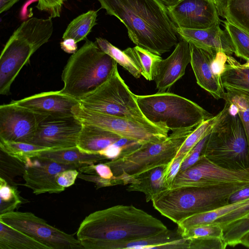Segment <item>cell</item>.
<instances>
[{
    "label": "cell",
    "mask_w": 249,
    "mask_h": 249,
    "mask_svg": "<svg viewBox=\"0 0 249 249\" xmlns=\"http://www.w3.org/2000/svg\"><path fill=\"white\" fill-rule=\"evenodd\" d=\"M167 229L160 220L143 210L120 205L88 215L76 235L84 249H107L111 244L148 237Z\"/></svg>",
    "instance_id": "obj_1"
},
{
    "label": "cell",
    "mask_w": 249,
    "mask_h": 249,
    "mask_svg": "<svg viewBox=\"0 0 249 249\" xmlns=\"http://www.w3.org/2000/svg\"><path fill=\"white\" fill-rule=\"evenodd\" d=\"M98 0L107 14L125 25L136 46L160 56L178 43L177 26L157 0Z\"/></svg>",
    "instance_id": "obj_2"
},
{
    "label": "cell",
    "mask_w": 249,
    "mask_h": 249,
    "mask_svg": "<svg viewBox=\"0 0 249 249\" xmlns=\"http://www.w3.org/2000/svg\"><path fill=\"white\" fill-rule=\"evenodd\" d=\"M249 183L215 187L182 186L164 190L151 200L162 215L178 224L193 215L229 204L231 195Z\"/></svg>",
    "instance_id": "obj_3"
},
{
    "label": "cell",
    "mask_w": 249,
    "mask_h": 249,
    "mask_svg": "<svg viewBox=\"0 0 249 249\" xmlns=\"http://www.w3.org/2000/svg\"><path fill=\"white\" fill-rule=\"evenodd\" d=\"M117 66V63L96 42L86 39L64 68V87L60 92L79 101L107 81Z\"/></svg>",
    "instance_id": "obj_4"
},
{
    "label": "cell",
    "mask_w": 249,
    "mask_h": 249,
    "mask_svg": "<svg viewBox=\"0 0 249 249\" xmlns=\"http://www.w3.org/2000/svg\"><path fill=\"white\" fill-rule=\"evenodd\" d=\"M222 111L209 135L201 155L224 168H249L248 142L236 108L225 102Z\"/></svg>",
    "instance_id": "obj_5"
},
{
    "label": "cell",
    "mask_w": 249,
    "mask_h": 249,
    "mask_svg": "<svg viewBox=\"0 0 249 249\" xmlns=\"http://www.w3.org/2000/svg\"><path fill=\"white\" fill-rule=\"evenodd\" d=\"M52 18H31L14 32L0 56V94H11V85L31 56L49 40L53 33Z\"/></svg>",
    "instance_id": "obj_6"
},
{
    "label": "cell",
    "mask_w": 249,
    "mask_h": 249,
    "mask_svg": "<svg viewBox=\"0 0 249 249\" xmlns=\"http://www.w3.org/2000/svg\"><path fill=\"white\" fill-rule=\"evenodd\" d=\"M135 97L141 111L151 123L172 132L194 130L213 116L196 103L172 93Z\"/></svg>",
    "instance_id": "obj_7"
},
{
    "label": "cell",
    "mask_w": 249,
    "mask_h": 249,
    "mask_svg": "<svg viewBox=\"0 0 249 249\" xmlns=\"http://www.w3.org/2000/svg\"><path fill=\"white\" fill-rule=\"evenodd\" d=\"M193 130L172 132L164 140L143 143L105 163L109 166L115 176L125 174L135 178L153 168L168 165Z\"/></svg>",
    "instance_id": "obj_8"
},
{
    "label": "cell",
    "mask_w": 249,
    "mask_h": 249,
    "mask_svg": "<svg viewBox=\"0 0 249 249\" xmlns=\"http://www.w3.org/2000/svg\"><path fill=\"white\" fill-rule=\"evenodd\" d=\"M79 104L88 110L157 126L151 123L141 111L135 94L120 75L117 66L107 81L79 101Z\"/></svg>",
    "instance_id": "obj_9"
},
{
    "label": "cell",
    "mask_w": 249,
    "mask_h": 249,
    "mask_svg": "<svg viewBox=\"0 0 249 249\" xmlns=\"http://www.w3.org/2000/svg\"><path fill=\"white\" fill-rule=\"evenodd\" d=\"M72 110L73 115L82 124L95 125L141 144L159 142L168 136L169 130L167 129L88 110L79 104Z\"/></svg>",
    "instance_id": "obj_10"
},
{
    "label": "cell",
    "mask_w": 249,
    "mask_h": 249,
    "mask_svg": "<svg viewBox=\"0 0 249 249\" xmlns=\"http://www.w3.org/2000/svg\"><path fill=\"white\" fill-rule=\"evenodd\" d=\"M0 221L25 233L49 249H84L77 238L50 225L30 212L5 213L0 214Z\"/></svg>",
    "instance_id": "obj_11"
},
{
    "label": "cell",
    "mask_w": 249,
    "mask_h": 249,
    "mask_svg": "<svg viewBox=\"0 0 249 249\" xmlns=\"http://www.w3.org/2000/svg\"><path fill=\"white\" fill-rule=\"evenodd\" d=\"M238 183L249 184V168H224L201 155L193 165L178 174L170 189L182 186L215 187Z\"/></svg>",
    "instance_id": "obj_12"
},
{
    "label": "cell",
    "mask_w": 249,
    "mask_h": 249,
    "mask_svg": "<svg viewBox=\"0 0 249 249\" xmlns=\"http://www.w3.org/2000/svg\"><path fill=\"white\" fill-rule=\"evenodd\" d=\"M82 123L74 115H41L37 130L30 143L50 149L77 147Z\"/></svg>",
    "instance_id": "obj_13"
},
{
    "label": "cell",
    "mask_w": 249,
    "mask_h": 249,
    "mask_svg": "<svg viewBox=\"0 0 249 249\" xmlns=\"http://www.w3.org/2000/svg\"><path fill=\"white\" fill-rule=\"evenodd\" d=\"M41 114L12 101L0 106V140L30 143Z\"/></svg>",
    "instance_id": "obj_14"
},
{
    "label": "cell",
    "mask_w": 249,
    "mask_h": 249,
    "mask_svg": "<svg viewBox=\"0 0 249 249\" xmlns=\"http://www.w3.org/2000/svg\"><path fill=\"white\" fill-rule=\"evenodd\" d=\"M178 27L204 29L220 25L215 0H180L167 8Z\"/></svg>",
    "instance_id": "obj_15"
},
{
    "label": "cell",
    "mask_w": 249,
    "mask_h": 249,
    "mask_svg": "<svg viewBox=\"0 0 249 249\" xmlns=\"http://www.w3.org/2000/svg\"><path fill=\"white\" fill-rule=\"evenodd\" d=\"M69 169H78V167L74 165L61 164L38 157L32 158L25 164L22 175L24 180L23 185L31 189L36 195L46 193H60L65 188L58 184L57 175Z\"/></svg>",
    "instance_id": "obj_16"
},
{
    "label": "cell",
    "mask_w": 249,
    "mask_h": 249,
    "mask_svg": "<svg viewBox=\"0 0 249 249\" xmlns=\"http://www.w3.org/2000/svg\"><path fill=\"white\" fill-rule=\"evenodd\" d=\"M191 58L190 44L181 39L167 58L157 63L153 80L158 92H165L184 75Z\"/></svg>",
    "instance_id": "obj_17"
},
{
    "label": "cell",
    "mask_w": 249,
    "mask_h": 249,
    "mask_svg": "<svg viewBox=\"0 0 249 249\" xmlns=\"http://www.w3.org/2000/svg\"><path fill=\"white\" fill-rule=\"evenodd\" d=\"M13 102L44 115H73L72 108L79 101L61 93L60 90L43 92Z\"/></svg>",
    "instance_id": "obj_18"
},
{
    "label": "cell",
    "mask_w": 249,
    "mask_h": 249,
    "mask_svg": "<svg viewBox=\"0 0 249 249\" xmlns=\"http://www.w3.org/2000/svg\"><path fill=\"white\" fill-rule=\"evenodd\" d=\"M189 44L191 56L190 64L197 84L215 99H223L224 88L220 77L215 74L212 68V62L216 53Z\"/></svg>",
    "instance_id": "obj_19"
},
{
    "label": "cell",
    "mask_w": 249,
    "mask_h": 249,
    "mask_svg": "<svg viewBox=\"0 0 249 249\" xmlns=\"http://www.w3.org/2000/svg\"><path fill=\"white\" fill-rule=\"evenodd\" d=\"M176 31L182 39L204 50L222 52L229 55L235 52L228 33L225 29L222 30L219 25L204 29L176 27Z\"/></svg>",
    "instance_id": "obj_20"
},
{
    "label": "cell",
    "mask_w": 249,
    "mask_h": 249,
    "mask_svg": "<svg viewBox=\"0 0 249 249\" xmlns=\"http://www.w3.org/2000/svg\"><path fill=\"white\" fill-rule=\"evenodd\" d=\"M188 240L182 237L178 229H167L148 237L110 245L107 249H188Z\"/></svg>",
    "instance_id": "obj_21"
},
{
    "label": "cell",
    "mask_w": 249,
    "mask_h": 249,
    "mask_svg": "<svg viewBox=\"0 0 249 249\" xmlns=\"http://www.w3.org/2000/svg\"><path fill=\"white\" fill-rule=\"evenodd\" d=\"M122 138L124 137L95 125L82 124L77 140V147L84 153L99 154L101 151L116 143Z\"/></svg>",
    "instance_id": "obj_22"
},
{
    "label": "cell",
    "mask_w": 249,
    "mask_h": 249,
    "mask_svg": "<svg viewBox=\"0 0 249 249\" xmlns=\"http://www.w3.org/2000/svg\"><path fill=\"white\" fill-rule=\"evenodd\" d=\"M167 165L159 166L148 170L135 177L138 182L128 184V192L143 193L147 202L161 192L168 189L164 180V172Z\"/></svg>",
    "instance_id": "obj_23"
},
{
    "label": "cell",
    "mask_w": 249,
    "mask_h": 249,
    "mask_svg": "<svg viewBox=\"0 0 249 249\" xmlns=\"http://www.w3.org/2000/svg\"><path fill=\"white\" fill-rule=\"evenodd\" d=\"M38 157L61 164L74 165L78 169L84 165L95 164L98 161L107 160L100 154H88L81 152L77 147L45 150L41 152Z\"/></svg>",
    "instance_id": "obj_24"
},
{
    "label": "cell",
    "mask_w": 249,
    "mask_h": 249,
    "mask_svg": "<svg viewBox=\"0 0 249 249\" xmlns=\"http://www.w3.org/2000/svg\"><path fill=\"white\" fill-rule=\"evenodd\" d=\"M220 78L224 89L249 95V68L243 66L234 58L228 55Z\"/></svg>",
    "instance_id": "obj_25"
},
{
    "label": "cell",
    "mask_w": 249,
    "mask_h": 249,
    "mask_svg": "<svg viewBox=\"0 0 249 249\" xmlns=\"http://www.w3.org/2000/svg\"><path fill=\"white\" fill-rule=\"evenodd\" d=\"M219 16L249 34V0H216Z\"/></svg>",
    "instance_id": "obj_26"
},
{
    "label": "cell",
    "mask_w": 249,
    "mask_h": 249,
    "mask_svg": "<svg viewBox=\"0 0 249 249\" xmlns=\"http://www.w3.org/2000/svg\"><path fill=\"white\" fill-rule=\"evenodd\" d=\"M0 249H49L25 233L0 221Z\"/></svg>",
    "instance_id": "obj_27"
},
{
    "label": "cell",
    "mask_w": 249,
    "mask_h": 249,
    "mask_svg": "<svg viewBox=\"0 0 249 249\" xmlns=\"http://www.w3.org/2000/svg\"><path fill=\"white\" fill-rule=\"evenodd\" d=\"M249 200V199H248L229 203L210 211L191 216L178 223L177 229L179 232H181L191 227L213 223L219 218L241 207Z\"/></svg>",
    "instance_id": "obj_28"
},
{
    "label": "cell",
    "mask_w": 249,
    "mask_h": 249,
    "mask_svg": "<svg viewBox=\"0 0 249 249\" xmlns=\"http://www.w3.org/2000/svg\"><path fill=\"white\" fill-rule=\"evenodd\" d=\"M97 11L89 10L74 18L68 25L62 39L71 38L76 43L86 39L96 24Z\"/></svg>",
    "instance_id": "obj_29"
},
{
    "label": "cell",
    "mask_w": 249,
    "mask_h": 249,
    "mask_svg": "<svg viewBox=\"0 0 249 249\" xmlns=\"http://www.w3.org/2000/svg\"><path fill=\"white\" fill-rule=\"evenodd\" d=\"M124 51L136 64L142 76L147 80H153L156 65L162 59L160 56L138 46Z\"/></svg>",
    "instance_id": "obj_30"
},
{
    "label": "cell",
    "mask_w": 249,
    "mask_h": 249,
    "mask_svg": "<svg viewBox=\"0 0 249 249\" xmlns=\"http://www.w3.org/2000/svg\"><path fill=\"white\" fill-rule=\"evenodd\" d=\"M0 149L25 164L29 160L38 157L41 152L50 149L30 143L0 140Z\"/></svg>",
    "instance_id": "obj_31"
},
{
    "label": "cell",
    "mask_w": 249,
    "mask_h": 249,
    "mask_svg": "<svg viewBox=\"0 0 249 249\" xmlns=\"http://www.w3.org/2000/svg\"><path fill=\"white\" fill-rule=\"evenodd\" d=\"M222 113V110L216 115L202 122L186 138L175 158L179 156L186 157L197 143L211 132L213 126L221 117Z\"/></svg>",
    "instance_id": "obj_32"
},
{
    "label": "cell",
    "mask_w": 249,
    "mask_h": 249,
    "mask_svg": "<svg viewBox=\"0 0 249 249\" xmlns=\"http://www.w3.org/2000/svg\"><path fill=\"white\" fill-rule=\"evenodd\" d=\"M96 42L104 52L109 55L134 77H140L141 73L140 70L133 60L124 51H121L106 39L101 37L96 38Z\"/></svg>",
    "instance_id": "obj_33"
},
{
    "label": "cell",
    "mask_w": 249,
    "mask_h": 249,
    "mask_svg": "<svg viewBox=\"0 0 249 249\" xmlns=\"http://www.w3.org/2000/svg\"><path fill=\"white\" fill-rule=\"evenodd\" d=\"M223 99L236 108L246 132L249 146V95L239 91L227 90Z\"/></svg>",
    "instance_id": "obj_34"
},
{
    "label": "cell",
    "mask_w": 249,
    "mask_h": 249,
    "mask_svg": "<svg viewBox=\"0 0 249 249\" xmlns=\"http://www.w3.org/2000/svg\"><path fill=\"white\" fill-rule=\"evenodd\" d=\"M0 214L13 212L24 202L17 188L0 177Z\"/></svg>",
    "instance_id": "obj_35"
},
{
    "label": "cell",
    "mask_w": 249,
    "mask_h": 249,
    "mask_svg": "<svg viewBox=\"0 0 249 249\" xmlns=\"http://www.w3.org/2000/svg\"><path fill=\"white\" fill-rule=\"evenodd\" d=\"M223 22L235 48V54L249 60V34L227 20Z\"/></svg>",
    "instance_id": "obj_36"
},
{
    "label": "cell",
    "mask_w": 249,
    "mask_h": 249,
    "mask_svg": "<svg viewBox=\"0 0 249 249\" xmlns=\"http://www.w3.org/2000/svg\"><path fill=\"white\" fill-rule=\"evenodd\" d=\"M182 237L188 239L197 238H223V228L218 224L211 223L191 227L179 232Z\"/></svg>",
    "instance_id": "obj_37"
},
{
    "label": "cell",
    "mask_w": 249,
    "mask_h": 249,
    "mask_svg": "<svg viewBox=\"0 0 249 249\" xmlns=\"http://www.w3.org/2000/svg\"><path fill=\"white\" fill-rule=\"evenodd\" d=\"M188 240L190 249H225L227 247L223 238H197Z\"/></svg>",
    "instance_id": "obj_38"
},
{
    "label": "cell",
    "mask_w": 249,
    "mask_h": 249,
    "mask_svg": "<svg viewBox=\"0 0 249 249\" xmlns=\"http://www.w3.org/2000/svg\"><path fill=\"white\" fill-rule=\"evenodd\" d=\"M78 171L84 174L98 175L106 179H112L115 177L109 166L105 162L84 165Z\"/></svg>",
    "instance_id": "obj_39"
},
{
    "label": "cell",
    "mask_w": 249,
    "mask_h": 249,
    "mask_svg": "<svg viewBox=\"0 0 249 249\" xmlns=\"http://www.w3.org/2000/svg\"><path fill=\"white\" fill-rule=\"evenodd\" d=\"M67 0H38L36 8L41 11L48 13L51 18L60 16L62 7Z\"/></svg>",
    "instance_id": "obj_40"
},
{
    "label": "cell",
    "mask_w": 249,
    "mask_h": 249,
    "mask_svg": "<svg viewBox=\"0 0 249 249\" xmlns=\"http://www.w3.org/2000/svg\"><path fill=\"white\" fill-rule=\"evenodd\" d=\"M209 134L201 140L185 158L181 163L178 173L189 168L198 160Z\"/></svg>",
    "instance_id": "obj_41"
},
{
    "label": "cell",
    "mask_w": 249,
    "mask_h": 249,
    "mask_svg": "<svg viewBox=\"0 0 249 249\" xmlns=\"http://www.w3.org/2000/svg\"><path fill=\"white\" fill-rule=\"evenodd\" d=\"M78 177L86 181L93 182L97 189L116 185H122L121 181L117 176H115L112 179H106L98 175L86 174L79 172Z\"/></svg>",
    "instance_id": "obj_42"
},
{
    "label": "cell",
    "mask_w": 249,
    "mask_h": 249,
    "mask_svg": "<svg viewBox=\"0 0 249 249\" xmlns=\"http://www.w3.org/2000/svg\"><path fill=\"white\" fill-rule=\"evenodd\" d=\"M185 158L184 156L175 158L166 167L164 177L168 189L171 188L172 182L178 173L181 163Z\"/></svg>",
    "instance_id": "obj_43"
},
{
    "label": "cell",
    "mask_w": 249,
    "mask_h": 249,
    "mask_svg": "<svg viewBox=\"0 0 249 249\" xmlns=\"http://www.w3.org/2000/svg\"><path fill=\"white\" fill-rule=\"evenodd\" d=\"M79 172L77 169H69L59 173L56 177V181L59 185L66 188L75 183Z\"/></svg>",
    "instance_id": "obj_44"
},
{
    "label": "cell",
    "mask_w": 249,
    "mask_h": 249,
    "mask_svg": "<svg viewBox=\"0 0 249 249\" xmlns=\"http://www.w3.org/2000/svg\"><path fill=\"white\" fill-rule=\"evenodd\" d=\"M228 55L224 52H217L212 62V68L216 75L220 77L225 65L227 62Z\"/></svg>",
    "instance_id": "obj_45"
},
{
    "label": "cell",
    "mask_w": 249,
    "mask_h": 249,
    "mask_svg": "<svg viewBox=\"0 0 249 249\" xmlns=\"http://www.w3.org/2000/svg\"><path fill=\"white\" fill-rule=\"evenodd\" d=\"M249 199V185L235 192L229 198V203H234Z\"/></svg>",
    "instance_id": "obj_46"
},
{
    "label": "cell",
    "mask_w": 249,
    "mask_h": 249,
    "mask_svg": "<svg viewBox=\"0 0 249 249\" xmlns=\"http://www.w3.org/2000/svg\"><path fill=\"white\" fill-rule=\"evenodd\" d=\"M75 41L71 38L63 39L60 43L61 49L69 53H74L77 51V45Z\"/></svg>",
    "instance_id": "obj_47"
},
{
    "label": "cell",
    "mask_w": 249,
    "mask_h": 249,
    "mask_svg": "<svg viewBox=\"0 0 249 249\" xmlns=\"http://www.w3.org/2000/svg\"><path fill=\"white\" fill-rule=\"evenodd\" d=\"M19 0H0V13L10 9Z\"/></svg>",
    "instance_id": "obj_48"
},
{
    "label": "cell",
    "mask_w": 249,
    "mask_h": 249,
    "mask_svg": "<svg viewBox=\"0 0 249 249\" xmlns=\"http://www.w3.org/2000/svg\"><path fill=\"white\" fill-rule=\"evenodd\" d=\"M167 9L176 5L180 0H157Z\"/></svg>",
    "instance_id": "obj_49"
},
{
    "label": "cell",
    "mask_w": 249,
    "mask_h": 249,
    "mask_svg": "<svg viewBox=\"0 0 249 249\" xmlns=\"http://www.w3.org/2000/svg\"><path fill=\"white\" fill-rule=\"evenodd\" d=\"M240 244L249 248V231L241 239Z\"/></svg>",
    "instance_id": "obj_50"
},
{
    "label": "cell",
    "mask_w": 249,
    "mask_h": 249,
    "mask_svg": "<svg viewBox=\"0 0 249 249\" xmlns=\"http://www.w3.org/2000/svg\"><path fill=\"white\" fill-rule=\"evenodd\" d=\"M243 66L249 68V60L247 61V62L245 64H242Z\"/></svg>",
    "instance_id": "obj_51"
},
{
    "label": "cell",
    "mask_w": 249,
    "mask_h": 249,
    "mask_svg": "<svg viewBox=\"0 0 249 249\" xmlns=\"http://www.w3.org/2000/svg\"></svg>",
    "instance_id": "obj_52"
}]
</instances>
